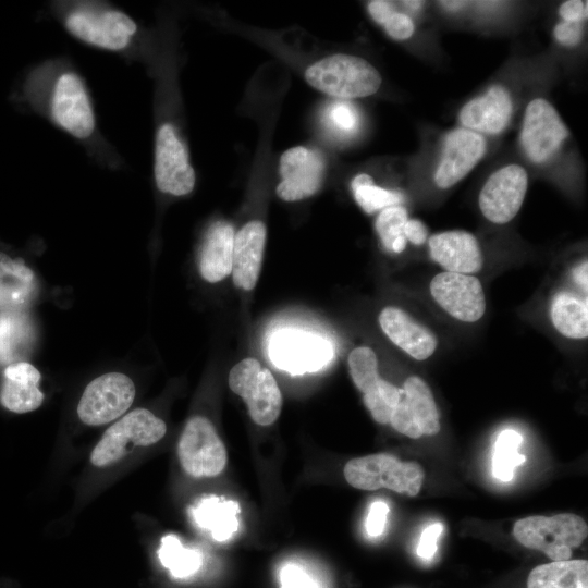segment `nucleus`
<instances>
[{
  "instance_id": "26",
  "label": "nucleus",
  "mask_w": 588,
  "mask_h": 588,
  "mask_svg": "<svg viewBox=\"0 0 588 588\" xmlns=\"http://www.w3.org/2000/svg\"><path fill=\"white\" fill-rule=\"evenodd\" d=\"M401 400L422 436H433L440 431L432 392L421 378L412 376L405 380Z\"/></svg>"
},
{
  "instance_id": "16",
  "label": "nucleus",
  "mask_w": 588,
  "mask_h": 588,
  "mask_svg": "<svg viewBox=\"0 0 588 588\" xmlns=\"http://www.w3.org/2000/svg\"><path fill=\"white\" fill-rule=\"evenodd\" d=\"M485 137L474 131L458 127L444 138L442 155L434 173V183L448 188L463 180L486 152Z\"/></svg>"
},
{
  "instance_id": "44",
  "label": "nucleus",
  "mask_w": 588,
  "mask_h": 588,
  "mask_svg": "<svg viewBox=\"0 0 588 588\" xmlns=\"http://www.w3.org/2000/svg\"><path fill=\"white\" fill-rule=\"evenodd\" d=\"M574 279L577 284L587 292V260L574 270Z\"/></svg>"
},
{
  "instance_id": "29",
  "label": "nucleus",
  "mask_w": 588,
  "mask_h": 588,
  "mask_svg": "<svg viewBox=\"0 0 588 588\" xmlns=\"http://www.w3.org/2000/svg\"><path fill=\"white\" fill-rule=\"evenodd\" d=\"M159 560L172 576L185 578L195 574L201 565V554L185 548L175 535H166L158 550Z\"/></svg>"
},
{
  "instance_id": "34",
  "label": "nucleus",
  "mask_w": 588,
  "mask_h": 588,
  "mask_svg": "<svg viewBox=\"0 0 588 588\" xmlns=\"http://www.w3.org/2000/svg\"><path fill=\"white\" fill-rule=\"evenodd\" d=\"M407 220V210L400 205L387 207L380 211L375 228L387 250L391 252L394 241L404 236V225Z\"/></svg>"
},
{
  "instance_id": "19",
  "label": "nucleus",
  "mask_w": 588,
  "mask_h": 588,
  "mask_svg": "<svg viewBox=\"0 0 588 588\" xmlns=\"http://www.w3.org/2000/svg\"><path fill=\"white\" fill-rule=\"evenodd\" d=\"M379 323L396 346L417 360L427 359L437 348L436 335L401 308H383L379 315Z\"/></svg>"
},
{
  "instance_id": "23",
  "label": "nucleus",
  "mask_w": 588,
  "mask_h": 588,
  "mask_svg": "<svg viewBox=\"0 0 588 588\" xmlns=\"http://www.w3.org/2000/svg\"><path fill=\"white\" fill-rule=\"evenodd\" d=\"M37 280L23 260L0 252V311H21L35 297Z\"/></svg>"
},
{
  "instance_id": "24",
  "label": "nucleus",
  "mask_w": 588,
  "mask_h": 588,
  "mask_svg": "<svg viewBox=\"0 0 588 588\" xmlns=\"http://www.w3.org/2000/svg\"><path fill=\"white\" fill-rule=\"evenodd\" d=\"M236 502L215 495L199 500L192 507V516L197 525L208 530L217 541L229 540L238 528Z\"/></svg>"
},
{
  "instance_id": "11",
  "label": "nucleus",
  "mask_w": 588,
  "mask_h": 588,
  "mask_svg": "<svg viewBox=\"0 0 588 588\" xmlns=\"http://www.w3.org/2000/svg\"><path fill=\"white\" fill-rule=\"evenodd\" d=\"M568 130L556 109L546 99L536 98L526 107L520 144L534 163L550 159L568 137Z\"/></svg>"
},
{
  "instance_id": "20",
  "label": "nucleus",
  "mask_w": 588,
  "mask_h": 588,
  "mask_svg": "<svg viewBox=\"0 0 588 588\" xmlns=\"http://www.w3.org/2000/svg\"><path fill=\"white\" fill-rule=\"evenodd\" d=\"M266 226L261 221H250L235 233L233 243L232 278L237 287H255L261 268L266 243Z\"/></svg>"
},
{
  "instance_id": "31",
  "label": "nucleus",
  "mask_w": 588,
  "mask_h": 588,
  "mask_svg": "<svg viewBox=\"0 0 588 588\" xmlns=\"http://www.w3.org/2000/svg\"><path fill=\"white\" fill-rule=\"evenodd\" d=\"M522 442L523 437L514 430H504L499 434L492 461V471L499 480H512L514 468L525 462L526 457L517 451Z\"/></svg>"
},
{
  "instance_id": "5",
  "label": "nucleus",
  "mask_w": 588,
  "mask_h": 588,
  "mask_svg": "<svg viewBox=\"0 0 588 588\" xmlns=\"http://www.w3.org/2000/svg\"><path fill=\"white\" fill-rule=\"evenodd\" d=\"M166 422L146 408H136L111 425L90 453V463L106 467L137 446H149L163 438Z\"/></svg>"
},
{
  "instance_id": "4",
  "label": "nucleus",
  "mask_w": 588,
  "mask_h": 588,
  "mask_svg": "<svg viewBox=\"0 0 588 588\" xmlns=\"http://www.w3.org/2000/svg\"><path fill=\"white\" fill-rule=\"evenodd\" d=\"M513 535L524 547L542 551L552 561H565L586 539L588 527L580 516L571 513L536 515L517 520Z\"/></svg>"
},
{
  "instance_id": "41",
  "label": "nucleus",
  "mask_w": 588,
  "mask_h": 588,
  "mask_svg": "<svg viewBox=\"0 0 588 588\" xmlns=\"http://www.w3.org/2000/svg\"><path fill=\"white\" fill-rule=\"evenodd\" d=\"M559 14L563 21L584 22L588 16V2L581 0H568L559 8Z\"/></svg>"
},
{
  "instance_id": "3",
  "label": "nucleus",
  "mask_w": 588,
  "mask_h": 588,
  "mask_svg": "<svg viewBox=\"0 0 588 588\" xmlns=\"http://www.w3.org/2000/svg\"><path fill=\"white\" fill-rule=\"evenodd\" d=\"M306 82L314 88L340 99L367 97L381 86V75L365 59L351 54H332L310 64Z\"/></svg>"
},
{
  "instance_id": "38",
  "label": "nucleus",
  "mask_w": 588,
  "mask_h": 588,
  "mask_svg": "<svg viewBox=\"0 0 588 588\" xmlns=\"http://www.w3.org/2000/svg\"><path fill=\"white\" fill-rule=\"evenodd\" d=\"M558 42L566 47L577 46L584 35L583 22L562 21L553 29Z\"/></svg>"
},
{
  "instance_id": "30",
  "label": "nucleus",
  "mask_w": 588,
  "mask_h": 588,
  "mask_svg": "<svg viewBox=\"0 0 588 588\" xmlns=\"http://www.w3.org/2000/svg\"><path fill=\"white\" fill-rule=\"evenodd\" d=\"M351 188L356 203L367 213L397 206L404 199L403 195L396 191L375 185L373 179L366 173L357 174L352 180Z\"/></svg>"
},
{
  "instance_id": "17",
  "label": "nucleus",
  "mask_w": 588,
  "mask_h": 588,
  "mask_svg": "<svg viewBox=\"0 0 588 588\" xmlns=\"http://www.w3.org/2000/svg\"><path fill=\"white\" fill-rule=\"evenodd\" d=\"M512 112L513 102L509 90L494 84L482 96L466 102L458 118L464 128L497 135L506 127Z\"/></svg>"
},
{
  "instance_id": "35",
  "label": "nucleus",
  "mask_w": 588,
  "mask_h": 588,
  "mask_svg": "<svg viewBox=\"0 0 588 588\" xmlns=\"http://www.w3.org/2000/svg\"><path fill=\"white\" fill-rule=\"evenodd\" d=\"M327 126L339 135L353 134L358 126L356 109L348 102L340 100L328 106L324 111Z\"/></svg>"
},
{
  "instance_id": "13",
  "label": "nucleus",
  "mask_w": 588,
  "mask_h": 588,
  "mask_svg": "<svg viewBox=\"0 0 588 588\" xmlns=\"http://www.w3.org/2000/svg\"><path fill=\"white\" fill-rule=\"evenodd\" d=\"M430 293L438 305L457 320L475 322L486 311L485 292L474 275L441 272L431 280Z\"/></svg>"
},
{
  "instance_id": "22",
  "label": "nucleus",
  "mask_w": 588,
  "mask_h": 588,
  "mask_svg": "<svg viewBox=\"0 0 588 588\" xmlns=\"http://www.w3.org/2000/svg\"><path fill=\"white\" fill-rule=\"evenodd\" d=\"M234 236L228 222H216L208 230L199 257V272L207 282L216 283L231 274Z\"/></svg>"
},
{
  "instance_id": "32",
  "label": "nucleus",
  "mask_w": 588,
  "mask_h": 588,
  "mask_svg": "<svg viewBox=\"0 0 588 588\" xmlns=\"http://www.w3.org/2000/svg\"><path fill=\"white\" fill-rule=\"evenodd\" d=\"M348 368L354 384L364 394L373 390L381 379L376 353L368 346H358L350 353Z\"/></svg>"
},
{
  "instance_id": "42",
  "label": "nucleus",
  "mask_w": 588,
  "mask_h": 588,
  "mask_svg": "<svg viewBox=\"0 0 588 588\" xmlns=\"http://www.w3.org/2000/svg\"><path fill=\"white\" fill-rule=\"evenodd\" d=\"M404 236L415 245H421L428 236L427 226L418 219H409L404 225Z\"/></svg>"
},
{
  "instance_id": "21",
  "label": "nucleus",
  "mask_w": 588,
  "mask_h": 588,
  "mask_svg": "<svg viewBox=\"0 0 588 588\" xmlns=\"http://www.w3.org/2000/svg\"><path fill=\"white\" fill-rule=\"evenodd\" d=\"M40 372L26 362L9 364L3 370L0 403L10 412L24 414L37 409L44 402L38 384Z\"/></svg>"
},
{
  "instance_id": "40",
  "label": "nucleus",
  "mask_w": 588,
  "mask_h": 588,
  "mask_svg": "<svg viewBox=\"0 0 588 588\" xmlns=\"http://www.w3.org/2000/svg\"><path fill=\"white\" fill-rule=\"evenodd\" d=\"M443 530V525L436 523L427 527L421 536L417 546V554L424 560H430L437 552V541Z\"/></svg>"
},
{
  "instance_id": "2",
  "label": "nucleus",
  "mask_w": 588,
  "mask_h": 588,
  "mask_svg": "<svg viewBox=\"0 0 588 588\" xmlns=\"http://www.w3.org/2000/svg\"><path fill=\"white\" fill-rule=\"evenodd\" d=\"M65 29L76 39L109 51L125 50L137 34L136 22L123 11L96 2H74L62 13Z\"/></svg>"
},
{
  "instance_id": "46",
  "label": "nucleus",
  "mask_w": 588,
  "mask_h": 588,
  "mask_svg": "<svg viewBox=\"0 0 588 588\" xmlns=\"http://www.w3.org/2000/svg\"><path fill=\"white\" fill-rule=\"evenodd\" d=\"M403 3H405L408 8H412L414 10H417L422 5L421 1H404Z\"/></svg>"
},
{
  "instance_id": "27",
  "label": "nucleus",
  "mask_w": 588,
  "mask_h": 588,
  "mask_svg": "<svg viewBox=\"0 0 588 588\" xmlns=\"http://www.w3.org/2000/svg\"><path fill=\"white\" fill-rule=\"evenodd\" d=\"M554 328L569 339H586L588 335L587 299L569 292L556 294L550 308Z\"/></svg>"
},
{
  "instance_id": "28",
  "label": "nucleus",
  "mask_w": 588,
  "mask_h": 588,
  "mask_svg": "<svg viewBox=\"0 0 588 588\" xmlns=\"http://www.w3.org/2000/svg\"><path fill=\"white\" fill-rule=\"evenodd\" d=\"M32 327L21 311H0V364L17 359L28 347Z\"/></svg>"
},
{
  "instance_id": "10",
  "label": "nucleus",
  "mask_w": 588,
  "mask_h": 588,
  "mask_svg": "<svg viewBox=\"0 0 588 588\" xmlns=\"http://www.w3.org/2000/svg\"><path fill=\"white\" fill-rule=\"evenodd\" d=\"M154 160L155 182L160 192L184 196L193 191L196 175L187 148L169 122L157 130Z\"/></svg>"
},
{
  "instance_id": "12",
  "label": "nucleus",
  "mask_w": 588,
  "mask_h": 588,
  "mask_svg": "<svg viewBox=\"0 0 588 588\" xmlns=\"http://www.w3.org/2000/svg\"><path fill=\"white\" fill-rule=\"evenodd\" d=\"M527 186L528 175L522 166L511 163L495 170L479 193L480 211L497 224L511 221L523 205Z\"/></svg>"
},
{
  "instance_id": "25",
  "label": "nucleus",
  "mask_w": 588,
  "mask_h": 588,
  "mask_svg": "<svg viewBox=\"0 0 588 588\" xmlns=\"http://www.w3.org/2000/svg\"><path fill=\"white\" fill-rule=\"evenodd\" d=\"M527 588H588V561L565 560L536 566Z\"/></svg>"
},
{
  "instance_id": "37",
  "label": "nucleus",
  "mask_w": 588,
  "mask_h": 588,
  "mask_svg": "<svg viewBox=\"0 0 588 588\" xmlns=\"http://www.w3.org/2000/svg\"><path fill=\"white\" fill-rule=\"evenodd\" d=\"M382 26L387 34L395 40L408 39L415 30L412 19L408 15L396 11L387 19Z\"/></svg>"
},
{
  "instance_id": "45",
  "label": "nucleus",
  "mask_w": 588,
  "mask_h": 588,
  "mask_svg": "<svg viewBox=\"0 0 588 588\" xmlns=\"http://www.w3.org/2000/svg\"><path fill=\"white\" fill-rule=\"evenodd\" d=\"M440 3L449 10H456L465 4V2L462 1H442Z\"/></svg>"
},
{
  "instance_id": "39",
  "label": "nucleus",
  "mask_w": 588,
  "mask_h": 588,
  "mask_svg": "<svg viewBox=\"0 0 588 588\" xmlns=\"http://www.w3.org/2000/svg\"><path fill=\"white\" fill-rule=\"evenodd\" d=\"M389 506L383 501L371 503L366 518V531L370 537L380 536L385 527Z\"/></svg>"
},
{
  "instance_id": "9",
  "label": "nucleus",
  "mask_w": 588,
  "mask_h": 588,
  "mask_svg": "<svg viewBox=\"0 0 588 588\" xmlns=\"http://www.w3.org/2000/svg\"><path fill=\"white\" fill-rule=\"evenodd\" d=\"M132 379L118 371L103 373L85 388L78 405L77 416L85 425L101 426L121 417L135 399Z\"/></svg>"
},
{
  "instance_id": "8",
  "label": "nucleus",
  "mask_w": 588,
  "mask_h": 588,
  "mask_svg": "<svg viewBox=\"0 0 588 588\" xmlns=\"http://www.w3.org/2000/svg\"><path fill=\"white\" fill-rule=\"evenodd\" d=\"M177 456L185 473L194 478L215 477L226 465V450L211 421L189 418L177 443Z\"/></svg>"
},
{
  "instance_id": "7",
  "label": "nucleus",
  "mask_w": 588,
  "mask_h": 588,
  "mask_svg": "<svg viewBox=\"0 0 588 588\" xmlns=\"http://www.w3.org/2000/svg\"><path fill=\"white\" fill-rule=\"evenodd\" d=\"M229 387L247 405L250 418L260 426L273 424L282 408V394L273 375L252 357L237 363L229 373Z\"/></svg>"
},
{
  "instance_id": "33",
  "label": "nucleus",
  "mask_w": 588,
  "mask_h": 588,
  "mask_svg": "<svg viewBox=\"0 0 588 588\" xmlns=\"http://www.w3.org/2000/svg\"><path fill=\"white\" fill-rule=\"evenodd\" d=\"M402 390L383 380H379L377 387L364 394V403L372 418L379 424H389L392 412L401 399Z\"/></svg>"
},
{
  "instance_id": "18",
  "label": "nucleus",
  "mask_w": 588,
  "mask_h": 588,
  "mask_svg": "<svg viewBox=\"0 0 588 588\" xmlns=\"http://www.w3.org/2000/svg\"><path fill=\"white\" fill-rule=\"evenodd\" d=\"M431 258L445 271L471 274L482 267V254L477 238L464 230L440 232L429 241Z\"/></svg>"
},
{
  "instance_id": "1",
  "label": "nucleus",
  "mask_w": 588,
  "mask_h": 588,
  "mask_svg": "<svg viewBox=\"0 0 588 588\" xmlns=\"http://www.w3.org/2000/svg\"><path fill=\"white\" fill-rule=\"evenodd\" d=\"M25 98L58 127L79 140L96 131L91 98L82 76L69 66L42 65L26 78Z\"/></svg>"
},
{
  "instance_id": "36",
  "label": "nucleus",
  "mask_w": 588,
  "mask_h": 588,
  "mask_svg": "<svg viewBox=\"0 0 588 588\" xmlns=\"http://www.w3.org/2000/svg\"><path fill=\"white\" fill-rule=\"evenodd\" d=\"M281 588H320L317 580L297 564H286L280 571Z\"/></svg>"
},
{
  "instance_id": "43",
  "label": "nucleus",
  "mask_w": 588,
  "mask_h": 588,
  "mask_svg": "<svg viewBox=\"0 0 588 588\" xmlns=\"http://www.w3.org/2000/svg\"><path fill=\"white\" fill-rule=\"evenodd\" d=\"M367 8L371 17L380 25L395 11L392 2L383 0L370 1Z\"/></svg>"
},
{
  "instance_id": "6",
  "label": "nucleus",
  "mask_w": 588,
  "mask_h": 588,
  "mask_svg": "<svg viewBox=\"0 0 588 588\" xmlns=\"http://www.w3.org/2000/svg\"><path fill=\"white\" fill-rule=\"evenodd\" d=\"M344 477L356 489L387 488L414 497L420 491L425 473L415 462H401L390 454L378 453L348 461Z\"/></svg>"
},
{
  "instance_id": "15",
  "label": "nucleus",
  "mask_w": 588,
  "mask_h": 588,
  "mask_svg": "<svg viewBox=\"0 0 588 588\" xmlns=\"http://www.w3.org/2000/svg\"><path fill=\"white\" fill-rule=\"evenodd\" d=\"M269 353L277 367L295 375L319 370L332 354L324 340L294 331L275 334L270 341Z\"/></svg>"
},
{
  "instance_id": "14",
  "label": "nucleus",
  "mask_w": 588,
  "mask_h": 588,
  "mask_svg": "<svg viewBox=\"0 0 588 588\" xmlns=\"http://www.w3.org/2000/svg\"><path fill=\"white\" fill-rule=\"evenodd\" d=\"M324 161L317 150L296 146L280 157L281 182L278 196L285 201H296L314 195L321 185Z\"/></svg>"
}]
</instances>
